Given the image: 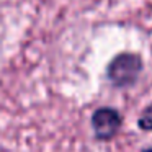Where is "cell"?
Returning a JSON list of instances; mask_svg holds the SVG:
<instances>
[{"label": "cell", "instance_id": "cell-1", "mask_svg": "<svg viewBox=\"0 0 152 152\" xmlns=\"http://www.w3.org/2000/svg\"><path fill=\"white\" fill-rule=\"evenodd\" d=\"M144 70V61L139 53H118L106 64V79L116 88H129L136 85Z\"/></svg>", "mask_w": 152, "mask_h": 152}, {"label": "cell", "instance_id": "cell-3", "mask_svg": "<svg viewBox=\"0 0 152 152\" xmlns=\"http://www.w3.org/2000/svg\"><path fill=\"white\" fill-rule=\"evenodd\" d=\"M137 128L141 131L152 132V102L141 111V115L137 118Z\"/></svg>", "mask_w": 152, "mask_h": 152}, {"label": "cell", "instance_id": "cell-4", "mask_svg": "<svg viewBox=\"0 0 152 152\" xmlns=\"http://www.w3.org/2000/svg\"><path fill=\"white\" fill-rule=\"evenodd\" d=\"M142 152H152V145H151V147H144V149H142Z\"/></svg>", "mask_w": 152, "mask_h": 152}, {"label": "cell", "instance_id": "cell-5", "mask_svg": "<svg viewBox=\"0 0 152 152\" xmlns=\"http://www.w3.org/2000/svg\"><path fill=\"white\" fill-rule=\"evenodd\" d=\"M151 51H152V48H151Z\"/></svg>", "mask_w": 152, "mask_h": 152}, {"label": "cell", "instance_id": "cell-2", "mask_svg": "<svg viewBox=\"0 0 152 152\" xmlns=\"http://www.w3.org/2000/svg\"><path fill=\"white\" fill-rule=\"evenodd\" d=\"M90 124L93 129V136L100 142H108L118 136L123 126V116L116 108L100 106L92 113Z\"/></svg>", "mask_w": 152, "mask_h": 152}]
</instances>
